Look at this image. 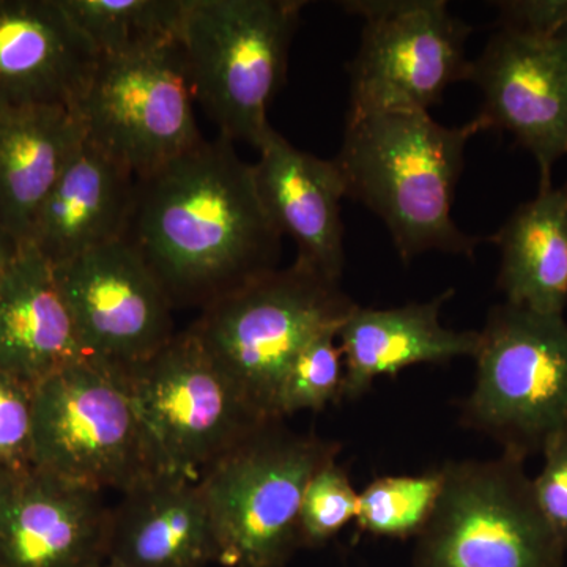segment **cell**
<instances>
[{
	"instance_id": "obj_9",
	"label": "cell",
	"mask_w": 567,
	"mask_h": 567,
	"mask_svg": "<svg viewBox=\"0 0 567 567\" xmlns=\"http://www.w3.org/2000/svg\"><path fill=\"white\" fill-rule=\"evenodd\" d=\"M32 464L102 492H125L153 473L140 417L122 375L80 360L32 390Z\"/></svg>"
},
{
	"instance_id": "obj_24",
	"label": "cell",
	"mask_w": 567,
	"mask_h": 567,
	"mask_svg": "<svg viewBox=\"0 0 567 567\" xmlns=\"http://www.w3.org/2000/svg\"><path fill=\"white\" fill-rule=\"evenodd\" d=\"M443 486V470L417 476H382L358 494V528L406 539L423 532Z\"/></svg>"
},
{
	"instance_id": "obj_31",
	"label": "cell",
	"mask_w": 567,
	"mask_h": 567,
	"mask_svg": "<svg viewBox=\"0 0 567 567\" xmlns=\"http://www.w3.org/2000/svg\"><path fill=\"white\" fill-rule=\"evenodd\" d=\"M96 567H114V566H111V565H100V566H96Z\"/></svg>"
},
{
	"instance_id": "obj_19",
	"label": "cell",
	"mask_w": 567,
	"mask_h": 567,
	"mask_svg": "<svg viewBox=\"0 0 567 567\" xmlns=\"http://www.w3.org/2000/svg\"><path fill=\"white\" fill-rule=\"evenodd\" d=\"M87 360L55 282L31 245L0 271V374L28 388L63 365Z\"/></svg>"
},
{
	"instance_id": "obj_23",
	"label": "cell",
	"mask_w": 567,
	"mask_h": 567,
	"mask_svg": "<svg viewBox=\"0 0 567 567\" xmlns=\"http://www.w3.org/2000/svg\"><path fill=\"white\" fill-rule=\"evenodd\" d=\"M192 0H61L99 59H122L181 41Z\"/></svg>"
},
{
	"instance_id": "obj_26",
	"label": "cell",
	"mask_w": 567,
	"mask_h": 567,
	"mask_svg": "<svg viewBox=\"0 0 567 567\" xmlns=\"http://www.w3.org/2000/svg\"><path fill=\"white\" fill-rule=\"evenodd\" d=\"M357 513L358 494L349 475L338 462H328L317 470L305 491L300 513L301 546H323L354 520Z\"/></svg>"
},
{
	"instance_id": "obj_1",
	"label": "cell",
	"mask_w": 567,
	"mask_h": 567,
	"mask_svg": "<svg viewBox=\"0 0 567 567\" xmlns=\"http://www.w3.org/2000/svg\"><path fill=\"white\" fill-rule=\"evenodd\" d=\"M123 240L173 306L205 308L276 270L282 235L260 200L252 164L218 136L136 181Z\"/></svg>"
},
{
	"instance_id": "obj_27",
	"label": "cell",
	"mask_w": 567,
	"mask_h": 567,
	"mask_svg": "<svg viewBox=\"0 0 567 567\" xmlns=\"http://www.w3.org/2000/svg\"><path fill=\"white\" fill-rule=\"evenodd\" d=\"M32 464V390L0 374V472Z\"/></svg>"
},
{
	"instance_id": "obj_11",
	"label": "cell",
	"mask_w": 567,
	"mask_h": 567,
	"mask_svg": "<svg viewBox=\"0 0 567 567\" xmlns=\"http://www.w3.org/2000/svg\"><path fill=\"white\" fill-rule=\"evenodd\" d=\"M181 41L122 59H100L76 106L85 137L136 181L204 141Z\"/></svg>"
},
{
	"instance_id": "obj_13",
	"label": "cell",
	"mask_w": 567,
	"mask_h": 567,
	"mask_svg": "<svg viewBox=\"0 0 567 567\" xmlns=\"http://www.w3.org/2000/svg\"><path fill=\"white\" fill-rule=\"evenodd\" d=\"M470 82L483 93L476 121L483 132L509 133L551 185L567 155V41L498 28L472 61Z\"/></svg>"
},
{
	"instance_id": "obj_6",
	"label": "cell",
	"mask_w": 567,
	"mask_h": 567,
	"mask_svg": "<svg viewBox=\"0 0 567 567\" xmlns=\"http://www.w3.org/2000/svg\"><path fill=\"white\" fill-rule=\"evenodd\" d=\"M476 382L462 421L527 458L567 434V322L496 305L480 331Z\"/></svg>"
},
{
	"instance_id": "obj_17",
	"label": "cell",
	"mask_w": 567,
	"mask_h": 567,
	"mask_svg": "<svg viewBox=\"0 0 567 567\" xmlns=\"http://www.w3.org/2000/svg\"><path fill=\"white\" fill-rule=\"evenodd\" d=\"M134 186L136 178L85 137L41 204L28 245L55 267L123 240Z\"/></svg>"
},
{
	"instance_id": "obj_2",
	"label": "cell",
	"mask_w": 567,
	"mask_h": 567,
	"mask_svg": "<svg viewBox=\"0 0 567 567\" xmlns=\"http://www.w3.org/2000/svg\"><path fill=\"white\" fill-rule=\"evenodd\" d=\"M480 133L476 118L450 128L429 112L347 114L334 158L347 197L382 219L402 262L432 251L473 259L488 241L458 229L451 215L466 144Z\"/></svg>"
},
{
	"instance_id": "obj_15",
	"label": "cell",
	"mask_w": 567,
	"mask_h": 567,
	"mask_svg": "<svg viewBox=\"0 0 567 567\" xmlns=\"http://www.w3.org/2000/svg\"><path fill=\"white\" fill-rule=\"evenodd\" d=\"M252 164L257 192L281 235L297 245V262L330 281L344 274L346 183L334 159L300 151L275 128L260 142Z\"/></svg>"
},
{
	"instance_id": "obj_18",
	"label": "cell",
	"mask_w": 567,
	"mask_h": 567,
	"mask_svg": "<svg viewBox=\"0 0 567 567\" xmlns=\"http://www.w3.org/2000/svg\"><path fill=\"white\" fill-rule=\"evenodd\" d=\"M107 565L204 567L216 539L199 481L155 475L125 492L111 511Z\"/></svg>"
},
{
	"instance_id": "obj_3",
	"label": "cell",
	"mask_w": 567,
	"mask_h": 567,
	"mask_svg": "<svg viewBox=\"0 0 567 567\" xmlns=\"http://www.w3.org/2000/svg\"><path fill=\"white\" fill-rule=\"evenodd\" d=\"M357 306L341 282L295 260L205 306L192 331L246 402L276 421L295 357L317 334L339 330Z\"/></svg>"
},
{
	"instance_id": "obj_22",
	"label": "cell",
	"mask_w": 567,
	"mask_h": 567,
	"mask_svg": "<svg viewBox=\"0 0 567 567\" xmlns=\"http://www.w3.org/2000/svg\"><path fill=\"white\" fill-rule=\"evenodd\" d=\"M488 241L502 254L496 286L507 305L539 315L567 308V183L539 188Z\"/></svg>"
},
{
	"instance_id": "obj_10",
	"label": "cell",
	"mask_w": 567,
	"mask_h": 567,
	"mask_svg": "<svg viewBox=\"0 0 567 567\" xmlns=\"http://www.w3.org/2000/svg\"><path fill=\"white\" fill-rule=\"evenodd\" d=\"M342 9L363 20L349 66L347 114L429 112L450 85L468 81L472 29L445 0H353Z\"/></svg>"
},
{
	"instance_id": "obj_21",
	"label": "cell",
	"mask_w": 567,
	"mask_h": 567,
	"mask_svg": "<svg viewBox=\"0 0 567 567\" xmlns=\"http://www.w3.org/2000/svg\"><path fill=\"white\" fill-rule=\"evenodd\" d=\"M85 140L78 112L0 102V226L28 244L41 204Z\"/></svg>"
},
{
	"instance_id": "obj_30",
	"label": "cell",
	"mask_w": 567,
	"mask_h": 567,
	"mask_svg": "<svg viewBox=\"0 0 567 567\" xmlns=\"http://www.w3.org/2000/svg\"><path fill=\"white\" fill-rule=\"evenodd\" d=\"M21 246L14 240L13 235H10L0 226V271L17 257Z\"/></svg>"
},
{
	"instance_id": "obj_25",
	"label": "cell",
	"mask_w": 567,
	"mask_h": 567,
	"mask_svg": "<svg viewBox=\"0 0 567 567\" xmlns=\"http://www.w3.org/2000/svg\"><path fill=\"white\" fill-rule=\"evenodd\" d=\"M339 330L317 334L295 357L278 395V416L303 410L320 412L344 399V354L336 339Z\"/></svg>"
},
{
	"instance_id": "obj_20",
	"label": "cell",
	"mask_w": 567,
	"mask_h": 567,
	"mask_svg": "<svg viewBox=\"0 0 567 567\" xmlns=\"http://www.w3.org/2000/svg\"><path fill=\"white\" fill-rule=\"evenodd\" d=\"M454 293L447 289L434 300L401 308L357 306L338 331L346 365L344 399L361 398L379 377L398 375L410 365L475 357L480 331H454L440 322V311Z\"/></svg>"
},
{
	"instance_id": "obj_4",
	"label": "cell",
	"mask_w": 567,
	"mask_h": 567,
	"mask_svg": "<svg viewBox=\"0 0 567 567\" xmlns=\"http://www.w3.org/2000/svg\"><path fill=\"white\" fill-rule=\"evenodd\" d=\"M306 2L192 0L181 47L194 100L219 136L259 147Z\"/></svg>"
},
{
	"instance_id": "obj_5",
	"label": "cell",
	"mask_w": 567,
	"mask_h": 567,
	"mask_svg": "<svg viewBox=\"0 0 567 567\" xmlns=\"http://www.w3.org/2000/svg\"><path fill=\"white\" fill-rule=\"evenodd\" d=\"M270 421L215 462L199 480L226 567H281L301 547L309 481L341 446Z\"/></svg>"
},
{
	"instance_id": "obj_8",
	"label": "cell",
	"mask_w": 567,
	"mask_h": 567,
	"mask_svg": "<svg viewBox=\"0 0 567 567\" xmlns=\"http://www.w3.org/2000/svg\"><path fill=\"white\" fill-rule=\"evenodd\" d=\"M525 458L450 462L415 567H563L566 547L537 506Z\"/></svg>"
},
{
	"instance_id": "obj_7",
	"label": "cell",
	"mask_w": 567,
	"mask_h": 567,
	"mask_svg": "<svg viewBox=\"0 0 567 567\" xmlns=\"http://www.w3.org/2000/svg\"><path fill=\"white\" fill-rule=\"evenodd\" d=\"M121 375L155 475L199 481L218 458L270 423L213 363L192 330Z\"/></svg>"
},
{
	"instance_id": "obj_12",
	"label": "cell",
	"mask_w": 567,
	"mask_h": 567,
	"mask_svg": "<svg viewBox=\"0 0 567 567\" xmlns=\"http://www.w3.org/2000/svg\"><path fill=\"white\" fill-rule=\"evenodd\" d=\"M52 270L87 360L125 374L174 338L173 301L125 240Z\"/></svg>"
},
{
	"instance_id": "obj_29",
	"label": "cell",
	"mask_w": 567,
	"mask_h": 567,
	"mask_svg": "<svg viewBox=\"0 0 567 567\" xmlns=\"http://www.w3.org/2000/svg\"><path fill=\"white\" fill-rule=\"evenodd\" d=\"M495 7L498 28L567 41V0H505Z\"/></svg>"
},
{
	"instance_id": "obj_14",
	"label": "cell",
	"mask_w": 567,
	"mask_h": 567,
	"mask_svg": "<svg viewBox=\"0 0 567 567\" xmlns=\"http://www.w3.org/2000/svg\"><path fill=\"white\" fill-rule=\"evenodd\" d=\"M111 511L102 492L28 466L0 472V567H96Z\"/></svg>"
},
{
	"instance_id": "obj_28",
	"label": "cell",
	"mask_w": 567,
	"mask_h": 567,
	"mask_svg": "<svg viewBox=\"0 0 567 567\" xmlns=\"http://www.w3.org/2000/svg\"><path fill=\"white\" fill-rule=\"evenodd\" d=\"M543 456V470L533 480V492L547 524L567 547V434L551 440Z\"/></svg>"
},
{
	"instance_id": "obj_16",
	"label": "cell",
	"mask_w": 567,
	"mask_h": 567,
	"mask_svg": "<svg viewBox=\"0 0 567 567\" xmlns=\"http://www.w3.org/2000/svg\"><path fill=\"white\" fill-rule=\"evenodd\" d=\"M99 61L61 0H0V102L76 110Z\"/></svg>"
}]
</instances>
